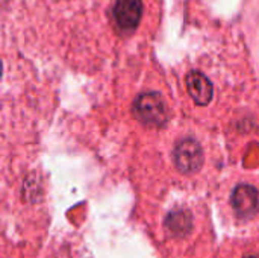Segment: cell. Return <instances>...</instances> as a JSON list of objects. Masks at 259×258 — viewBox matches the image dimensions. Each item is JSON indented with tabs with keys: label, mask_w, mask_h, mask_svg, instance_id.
<instances>
[{
	"label": "cell",
	"mask_w": 259,
	"mask_h": 258,
	"mask_svg": "<svg viewBox=\"0 0 259 258\" xmlns=\"http://www.w3.org/2000/svg\"><path fill=\"white\" fill-rule=\"evenodd\" d=\"M134 113L138 120L152 126H162L167 122V109L158 93H143L134 102Z\"/></svg>",
	"instance_id": "cell-1"
},
{
	"label": "cell",
	"mask_w": 259,
	"mask_h": 258,
	"mask_svg": "<svg viewBox=\"0 0 259 258\" xmlns=\"http://www.w3.org/2000/svg\"><path fill=\"white\" fill-rule=\"evenodd\" d=\"M173 158L176 167L184 173L199 172L203 166V151L194 138H184L179 141L175 148Z\"/></svg>",
	"instance_id": "cell-2"
},
{
	"label": "cell",
	"mask_w": 259,
	"mask_h": 258,
	"mask_svg": "<svg viewBox=\"0 0 259 258\" xmlns=\"http://www.w3.org/2000/svg\"><path fill=\"white\" fill-rule=\"evenodd\" d=\"M112 14L121 30L132 32L143 17V0H117Z\"/></svg>",
	"instance_id": "cell-3"
},
{
	"label": "cell",
	"mask_w": 259,
	"mask_h": 258,
	"mask_svg": "<svg viewBox=\"0 0 259 258\" xmlns=\"http://www.w3.org/2000/svg\"><path fill=\"white\" fill-rule=\"evenodd\" d=\"M232 207L240 217H250L255 214L259 204L258 190L249 184H240L232 192Z\"/></svg>",
	"instance_id": "cell-4"
},
{
	"label": "cell",
	"mask_w": 259,
	"mask_h": 258,
	"mask_svg": "<svg viewBox=\"0 0 259 258\" xmlns=\"http://www.w3.org/2000/svg\"><path fill=\"white\" fill-rule=\"evenodd\" d=\"M187 90L194 102L200 106L208 105L214 94L211 81L202 71H190L187 75Z\"/></svg>",
	"instance_id": "cell-5"
},
{
	"label": "cell",
	"mask_w": 259,
	"mask_h": 258,
	"mask_svg": "<svg viewBox=\"0 0 259 258\" xmlns=\"http://www.w3.org/2000/svg\"><path fill=\"white\" fill-rule=\"evenodd\" d=\"M165 227L175 237H182L191 231L193 217L187 210H175L167 216Z\"/></svg>",
	"instance_id": "cell-6"
},
{
	"label": "cell",
	"mask_w": 259,
	"mask_h": 258,
	"mask_svg": "<svg viewBox=\"0 0 259 258\" xmlns=\"http://www.w3.org/2000/svg\"><path fill=\"white\" fill-rule=\"evenodd\" d=\"M243 258H259V257H255V255H246V257Z\"/></svg>",
	"instance_id": "cell-7"
}]
</instances>
